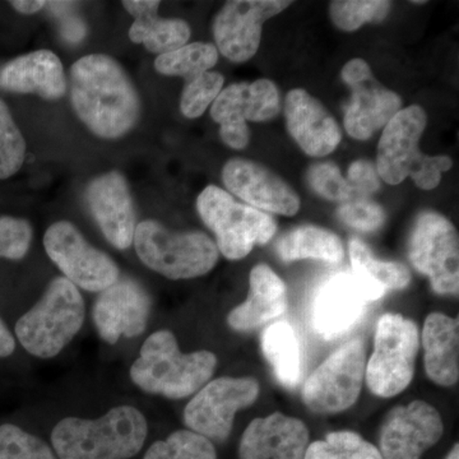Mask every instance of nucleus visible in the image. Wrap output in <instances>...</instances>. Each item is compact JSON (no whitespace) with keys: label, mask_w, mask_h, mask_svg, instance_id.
Masks as SVG:
<instances>
[{"label":"nucleus","mask_w":459,"mask_h":459,"mask_svg":"<svg viewBox=\"0 0 459 459\" xmlns=\"http://www.w3.org/2000/svg\"><path fill=\"white\" fill-rule=\"evenodd\" d=\"M71 101L91 132L107 140L123 137L140 119L137 90L113 57L91 54L71 69Z\"/></svg>","instance_id":"1"},{"label":"nucleus","mask_w":459,"mask_h":459,"mask_svg":"<svg viewBox=\"0 0 459 459\" xmlns=\"http://www.w3.org/2000/svg\"><path fill=\"white\" fill-rule=\"evenodd\" d=\"M147 430L140 411L119 406L99 420H62L51 443L59 459H129L141 452Z\"/></svg>","instance_id":"2"},{"label":"nucleus","mask_w":459,"mask_h":459,"mask_svg":"<svg viewBox=\"0 0 459 459\" xmlns=\"http://www.w3.org/2000/svg\"><path fill=\"white\" fill-rule=\"evenodd\" d=\"M217 367L212 352L183 353L174 334L159 331L147 338L131 369L135 385L147 394L180 400L195 394L211 379Z\"/></svg>","instance_id":"3"},{"label":"nucleus","mask_w":459,"mask_h":459,"mask_svg":"<svg viewBox=\"0 0 459 459\" xmlns=\"http://www.w3.org/2000/svg\"><path fill=\"white\" fill-rule=\"evenodd\" d=\"M83 320L82 295L71 281L56 277L41 300L18 320L16 334L26 351L50 359L74 340Z\"/></svg>","instance_id":"4"},{"label":"nucleus","mask_w":459,"mask_h":459,"mask_svg":"<svg viewBox=\"0 0 459 459\" xmlns=\"http://www.w3.org/2000/svg\"><path fill=\"white\" fill-rule=\"evenodd\" d=\"M133 243L148 268L170 280L204 276L219 261L216 244L204 232L174 234L156 221L141 222Z\"/></svg>","instance_id":"5"},{"label":"nucleus","mask_w":459,"mask_h":459,"mask_svg":"<svg viewBox=\"0 0 459 459\" xmlns=\"http://www.w3.org/2000/svg\"><path fill=\"white\" fill-rule=\"evenodd\" d=\"M197 210L216 235L217 249L231 261L246 258L256 244H267L277 231L273 217L238 204L219 186H207L199 195Z\"/></svg>","instance_id":"6"},{"label":"nucleus","mask_w":459,"mask_h":459,"mask_svg":"<svg viewBox=\"0 0 459 459\" xmlns=\"http://www.w3.org/2000/svg\"><path fill=\"white\" fill-rule=\"evenodd\" d=\"M419 351V331L412 320L385 314L377 322L376 347L367 367L370 391L394 397L410 385Z\"/></svg>","instance_id":"7"},{"label":"nucleus","mask_w":459,"mask_h":459,"mask_svg":"<svg viewBox=\"0 0 459 459\" xmlns=\"http://www.w3.org/2000/svg\"><path fill=\"white\" fill-rule=\"evenodd\" d=\"M409 256L437 294H458V234L448 219L437 212L420 214L411 231Z\"/></svg>","instance_id":"8"},{"label":"nucleus","mask_w":459,"mask_h":459,"mask_svg":"<svg viewBox=\"0 0 459 459\" xmlns=\"http://www.w3.org/2000/svg\"><path fill=\"white\" fill-rule=\"evenodd\" d=\"M365 368L361 341L343 344L307 377L303 388L305 404L322 415L350 409L360 395Z\"/></svg>","instance_id":"9"},{"label":"nucleus","mask_w":459,"mask_h":459,"mask_svg":"<svg viewBox=\"0 0 459 459\" xmlns=\"http://www.w3.org/2000/svg\"><path fill=\"white\" fill-rule=\"evenodd\" d=\"M44 247L51 261L75 287L101 292L119 280V268L113 259L90 246L71 222L53 223L45 234Z\"/></svg>","instance_id":"10"},{"label":"nucleus","mask_w":459,"mask_h":459,"mask_svg":"<svg viewBox=\"0 0 459 459\" xmlns=\"http://www.w3.org/2000/svg\"><path fill=\"white\" fill-rule=\"evenodd\" d=\"M383 296L385 292L358 279L352 272H338L325 281L313 296V329L325 340L342 337L360 322L368 304Z\"/></svg>","instance_id":"11"},{"label":"nucleus","mask_w":459,"mask_h":459,"mask_svg":"<svg viewBox=\"0 0 459 459\" xmlns=\"http://www.w3.org/2000/svg\"><path fill=\"white\" fill-rule=\"evenodd\" d=\"M258 394V382L252 377H219L189 402L184 421L193 433L223 442L231 433L235 413L252 406Z\"/></svg>","instance_id":"12"},{"label":"nucleus","mask_w":459,"mask_h":459,"mask_svg":"<svg viewBox=\"0 0 459 459\" xmlns=\"http://www.w3.org/2000/svg\"><path fill=\"white\" fill-rule=\"evenodd\" d=\"M291 5L283 0L228 2L213 22L216 49L234 63L252 59L262 40L263 23Z\"/></svg>","instance_id":"13"},{"label":"nucleus","mask_w":459,"mask_h":459,"mask_svg":"<svg viewBox=\"0 0 459 459\" xmlns=\"http://www.w3.org/2000/svg\"><path fill=\"white\" fill-rule=\"evenodd\" d=\"M439 412L427 402L398 406L386 416L380 431L383 459H420L443 435Z\"/></svg>","instance_id":"14"},{"label":"nucleus","mask_w":459,"mask_h":459,"mask_svg":"<svg viewBox=\"0 0 459 459\" xmlns=\"http://www.w3.org/2000/svg\"><path fill=\"white\" fill-rule=\"evenodd\" d=\"M427 113L413 105L402 108L383 131L377 144V170L380 179L397 186L412 174L424 153L419 143L427 128Z\"/></svg>","instance_id":"15"},{"label":"nucleus","mask_w":459,"mask_h":459,"mask_svg":"<svg viewBox=\"0 0 459 459\" xmlns=\"http://www.w3.org/2000/svg\"><path fill=\"white\" fill-rule=\"evenodd\" d=\"M226 188L255 210L294 216L300 199L294 189L263 165L246 159H232L222 170Z\"/></svg>","instance_id":"16"},{"label":"nucleus","mask_w":459,"mask_h":459,"mask_svg":"<svg viewBox=\"0 0 459 459\" xmlns=\"http://www.w3.org/2000/svg\"><path fill=\"white\" fill-rule=\"evenodd\" d=\"M150 309V296L143 287L131 279H119L99 295L93 320L102 340L113 344L122 336L143 333Z\"/></svg>","instance_id":"17"},{"label":"nucleus","mask_w":459,"mask_h":459,"mask_svg":"<svg viewBox=\"0 0 459 459\" xmlns=\"http://www.w3.org/2000/svg\"><path fill=\"white\" fill-rule=\"evenodd\" d=\"M86 201L108 243L120 250L128 249L134 238L135 214L123 175L110 171L95 178L87 186Z\"/></svg>","instance_id":"18"},{"label":"nucleus","mask_w":459,"mask_h":459,"mask_svg":"<svg viewBox=\"0 0 459 459\" xmlns=\"http://www.w3.org/2000/svg\"><path fill=\"white\" fill-rule=\"evenodd\" d=\"M285 117L287 131L307 155H331L342 140L334 117L307 91L296 89L287 93Z\"/></svg>","instance_id":"19"},{"label":"nucleus","mask_w":459,"mask_h":459,"mask_svg":"<svg viewBox=\"0 0 459 459\" xmlns=\"http://www.w3.org/2000/svg\"><path fill=\"white\" fill-rule=\"evenodd\" d=\"M309 430L303 421L276 412L255 419L244 431L238 446L240 459H304Z\"/></svg>","instance_id":"20"},{"label":"nucleus","mask_w":459,"mask_h":459,"mask_svg":"<svg viewBox=\"0 0 459 459\" xmlns=\"http://www.w3.org/2000/svg\"><path fill=\"white\" fill-rule=\"evenodd\" d=\"M280 92L270 80L235 83L226 87L214 100L211 117L220 126H243L274 119L280 114Z\"/></svg>","instance_id":"21"},{"label":"nucleus","mask_w":459,"mask_h":459,"mask_svg":"<svg viewBox=\"0 0 459 459\" xmlns=\"http://www.w3.org/2000/svg\"><path fill=\"white\" fill-rule=\"evenodd\" d=\"M0 89L14 93H36L59 100L66 91L62 62L50 50H38L11 60L0 68Z\"/></svg>","instance_id":"22"},{"label":"nucleus","mask_w":459,"mask_h":459,"mask_svg":"<svg viewBox=\"0 0 459 459\" xmlns=\"http://www.w3.org/2000/svg\"><path fill=\"white\" fill-rule=\"evenodd\" d=\"M249 296L229 314V325L247 332L259 327L285 313L286 286L268 265L259 264L250 273Z\"/></svg>","instance_id":"23"},{"label":"nucleus","mask_w":459,"mask_h":459,"mask_svg":"<svg viewBox=\"0 0 459 459\" xmlns=\"http://www.w3.org/2000/svg\"><path fill=\"white\" fill-rule=\"evenodd\" d=\"M351 90V104L344 114V129L355 140H369L402 110L400 96L380 86L374 78Z\"/></svg>","instance_id":"24"},{"label":"nucleus","mask_w":459,"mask_h":459,"mask_svg":"<svg viewBox=\"0 0 459 459\" xmlns=\"http://www.w3.org/2000/svg\"><path fill=\"white\" fill-rule=\"evenodd\" d=\"M124 8L134 17L129 39L143 44L151 53L168 54L183 48L189 41L190 27L179 18L157 16L160 2L156 0H126Z\"/></svg>","instance_id":"25"},{"label":"nucleus","mask_w":459,"mask_h":459,"mask_svg":"<svg viewBox=\"0 0 459 459\" xmlns=\"http://www.w3.org/2000/svg\"><path fill=\"white\" fill-rule=\"evenodd\" d=\"M422 343L429 377L439 385H455L459 377L458 319L440 313L430 314L425 322Z\"/></svg>","instance_id":"26"},{"label":"nucleus","mask_w":459,"mask_h":459,"mask_svg":"<svg viewBox=\"0 0 459 459\" xmlns=\"http://www.w3.org/2000/svg\"><path fill=\"white\" fill-rule=\"evenodd\" d=\"M262 350L281 385L295 388L303 377L299 338L290 323L277 322L262 334Z\"/></svg>","instance_id":"27"},{"label":"nucleus","mask_w":459,"mask_h":459,"mask_svg":"<svg viewBox=\"0 0 459 459\" xmlns=\"http://www.w3.org/2000/svg\"><path fill=\"white\" fill-rule=\"evenodd\" d=\"M277 252L285 262L318 259L340 263L344 258L342 241L333 232L316 226H301L287 232L277 243Z\"/></svg>","instance_id":"28"},{"label":"nucleus","mask_w":459,"mask_h":459,"mask_svg":"<svg viewBox=\"0 0 459 459\" xmlns=\"http://www.w3.org/2000/svg\"><path fill=\"white\" fill-rule=\"evenodd\" d=\"M350 258L352 273L368 285L385 292L388 290H401L409 285V268L397 262L379 261L374 256L367 244L358 238L350 240Z\"/></svg>","instance_id":"29"},{"label":"nucleus","mask_w":459,"mask_h":459,"mask_svg":"<svg viewBox=\"0 0 459 459\" xmlns=\"http://www.w3.org/2000/svg\"><path fill=\"white\" fill-rule=\"evenodd\" d=\"M219 62V51L212 44L193 42L184 45L180 49L162 54L155 60V68L159 74L183 77L186 82L210 72Z\"/></svg>","instance_id":"30"},{"label":"nucleus","mask_w":459,"mask_h":459,"mask_svg":"<svg viewBox=\"0 0 459 459\" xmlns=\"http://www.w3.org/2000/svg\"><path fill=\"white\" fill-rule=\"evenodd\" d=\"M304 459H383L379 449L352 431H334L307 446Z\"/></svg>","instance_id":"31"},{"label":"nucleus","mask_w":459,"mask_h":459,"mask_svg":"<svg viewBox=\"0 0 459 459\" xmlns=\"http://www.w3.org/2000/svg\"><path fill=\"white\" fill-rule=\"evenodd\" d=\"M143 459H217L213 444L197 433L179 430L151 446Z\"/></svg>","instance_id":"32"},{"label":"nucleus","mask_w":459,"mask_h":459,"mask_svg":"<svg viewBox=\"0 0 459 459\" xmlns=\"http://www.w3.org/2000/svg\"><path fill=\"white\" fill-rule=\"evenodd\" d=\"M391 5V2L383 0H338L329 4V13L338 29L351 32L364 23L382 22L388 16Z\"/></svg>","instance_id":"33"},{"label":"nucleus","mask_w":459,"mask_h":459,"mask_svg":"<svg viewBox=\"0 0 459 459\" xmlns=\"http://www.w3.org/2000/svg\"><path fill=\"white\" fill-rule=\"evenodd\" d=\"M26 142L5 102L0 100V180L8 179L25 162Z\"/></svg>","instance_id":"34"},{"label":"nucleus","mask_w":459,"mask_h":459,"mask_svg":"<svg viewBox=\"0 0 459 459\" xmlns=\"http://www.w3.org/2000/svg\"><path fill=\"white\" fill-rule=\"evenodd\" d=\"M225 78L217 72H205L188 81L181 93L180 110L189 119L202 117L222 91Z\"/></svg>","instance_id":"35"},{"label":"nucleus","mask_w":459,"mask_h":459,"mask_svg":"<svg viewBox=\"0 0 459 459\" xmlns=\"http://www.w3.org/2000/svg\"><path fill=\"white\" fill-rule=\"evenodd\" d=\"M0 459H56L47 443L16 425H0Z\"/></svg>","instance_id":"36"},{"label":"nucleus","mask_w":459,"mask_h":459,"mask_svg":"<svg viewBox=\"0 0 459 459\" xmlns=\"http://www.w3.org/2000/svg\"><path fill=\"white\" fill-rule=\"evenodd\" d=\"M307 181L314 192L328 201L344 202L355 197L349 181L344 179L340 169L331 162L313 165L307 171Z\"/></svg>","instance_id":"37"},{"label":"nucleus","mask_w":459,"mask_h":459,"mask_svg":"<svg viewBox=\"0 0 459 459\" xmlns=\"http://www.w3.org/2000/svg\"><path fill=\"white\" fill-rule=\"evenodd\" d=\"M338 216L350 228L362 232L377 231L385 221V210L365 197H353L344 202L338 210Z\"/></svg>","instance_id":"38"},{"label":"nucleus","mask_w":459,"mask_h":459,"mask_svg":"<svg viewBox=\"0 0 459 459\" xmlns=\"http://www.w3.org/2000/svg\"><path fill=\"white\" fill-rule=\"evenodd\" d=\"M32 240V229L26 220L16 217H0V256L22 259L29 252Z\"/></svg>","instance_id":"39"},{"label":"nucleus","mask_w":459,"mask_h":459,"mask_svg":"<svg viewBox=\"0 0 459 459\" xmlns=\"http://www.w3.org/2000/svg\"><path fill=\"white\" fill-rule=\"evenodd\" d=\"M452 166L453 161L448 156L424 155L410 177L420 189H435L442 180L443 172L451 170Z\"/></svg>","instance_id":"40"},{"label":"nucleus","mask_w":459,"mask_h":459,"mask_svg":"<svg viewBox=\"0 0 459 459\" xmlns=\"http://www.w3.org/2000/svg\"><path fill=\"white\" fill-rule=\"evenodd\" d=\"M349 184L355 195L367 198L380 188L377 166L369 160H358L349 169Z\"/></svg>","instance_id":"41"},{"label":"nucleus","mask_w":459,"mask_h":459,"mask_svg":"<svg viewBox=\"0 0 459 459\" xmlns=\"http://www.w3.org/2000/svg\"><path fill=\"white\" fill-rule=\"evenodd\" d=\"M341 78H342L343 82L347 86H350V89H352V87L358 86V84L373 80L374 75L371 74L369 65L365 60L360 59V57H355V59L350 60L343 66L342 72H341Z\"/></svg>","instance_id":"42"},{"label":"nucleus","mask_w":459,"mask_h":459,"mask_svg":"<svg viewBox=\"0 0 459 459\" xmlns=\"http://www.w3.org/2000/svg\"><path fill=\"white\" fill-rule=\"evenodd\" d=\"M14 349H16L14 338L4 322L0 319V358H8L13 353Z\"/></svg>","instance_id":"43"},{"label":"nucleus","mask_w":459,"mask_h":459,"mask_svg":"<svg viewBox=\"0 0 459 459\" xmlns=\"http://www.w3.org/2000/svg\"><path fill=\"white\" fill-rule=\"evenodd\" d=\"M12 7L16 9L17 12L22 14H33L36 12L40 11V9L44 8L47 5V2H42V0H39V2H33V0H14V2H11Z\"/></svg>","instance_id":"44"},{"label":"nucleus","mask_w":459,"mask_h":459,"mask_svg":"<svg viewBox=\"0 0 459 459\" xmlns=\"http://www.w3.org/2000/svg\"><path fill=\"white\" fill-rule=\"evenodd\" d=\"M446 459H459V446H458V444H455V446H453L452 451L449 452V455H446Z\"/></svg>","instance_id":"45"},{"label":"nucleus","mask_w":459,"mask_h":459,"mask_svg":"<svg viewBox=\"0 0 459 459\" xmlns=\"http://www.w3.org/2000/svg\"><path fill=\"white\" fill-rule=\"evenodd\" d=\"M425 2H413V4H424Z\"/></svg>","instance_id":"46"}]
</instances>
